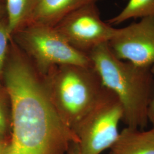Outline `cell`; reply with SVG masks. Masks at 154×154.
Listing matches in <instances>:
<instances>
[{"label":"cell","instance_id":"1","mask_svg":"<svg viewBox=\"0 0 154 154\" xmlns=\"http://www.w3.org/2000/svg\"><path fill=\"white\" fill-rule=\"evenodd\" d=\"M11 100L13 132L5 154H65L76 135L61 118L33 63L20 49L5 70Z\"/></svg>","mask_w":154,"mask_h":154},{"label":"cell","instance_id":"2","mask_svg":"<svg viewBox=\"0 0 154 154\" xmlns=\"http://www.w3.org/2000/svg\"><path fill=\"white\" fill-rule=\"evenodd\" d=\"M88 55L103 86L119 99L123 111L122 121L127 127L140 130L146 128L154 94L151 67L118 58L108 43L97 46Z\"/></svg>","mask_w":154,"mask_h":154},{"label":"cell","instance_id":"3","mask_svg":"<svg viewBox=\"0 0 154 154\" xmlns=\"http://www.w3.org/2000/svg\"><path fill=\"white\" fill-rule=\"evenodd\" d=\"M48 72L50 99L62 120L74 132L97 103L105 88L93 67L62 65Z\"/></svg>","mask_w":154,"mask_h":154},{"label":"cell","instance_id":"4","mask_svg":"<svg viewBox=\"0 0 154 154\" xmlns=\"http://www.w3.org/2000/svg\"><path fill=\"white\" fill-rule=\"evenodd\" d=\"M11 38L19 48L42 72L56 66L93 67L88 54L72 46L54 27L28 23L19 29Z\"/></svg>","mask_w":154,"mask_h":154},{"label":"cell","instance_id":"5","mask_svg":"<svg viewBox=\"0 0 154 154\" xmlns=\"http://www.w3.org/2000/svg\"><path fill=\"white\" fill-rule=\"evenodd\" d=\"M123 117L119 99L105 88L97 103L74 131L79 154H100L110 149L119 137Z\"/></svg>","mask_w":154,"mask_h":154},{"label":"cell","instance_id":"6","mask_svg":"<svg viewBox=\"0 0 154 154\" xmlns=\"http://www.w3.org/2000/svg\"><path fill=\"white\" fill-rule=\"evenodd\" d=\"M54 28L72 46L87 54L100 45L109 43L116 30L102 20L97 3L72 12Z\"/></svg>","mask_w":154,"mask_h":154},{"label":"cell","instance_id":"7","mask_svg":"<svg viewBox=\"0 0 154 154\" xmlns=\"http://www.w3.org/2000/svg\"><path fill=\"white\" fill-rule=\"evenodd\" d=\"M116 57L145 67L154 64V17L141 18L122 28H116L109 42Z\"/></svg>","mask_w":154,"mask_h":154},{"label":"cell","instance_id":"8","mask_svg":"<svg viewBox=\"0 0 154 154\" xmlns=\"http://www.w3.org/2000/svg\"><path fill=\"white\" fill-rule=\"evenodd\" d=\"M100 1L103 0H39L27 24L36 23L54 27L72 12Z\"/></svg>","mask_w":154,"mask_h":154},{"label":"cell","instance_id":"9","mask_svg":"<svg viewBox=\"0 0 154 154\" xmlns=\"http://www.w3.org/2000/svg\"><path fill=\"white\" fill-rule=\"evenodd\" d=\"M110 149L113 154H154V131L127 127Z\"/></svg>","mask_w":154,"mask_h":154},{"label":"cell","instance_id":"10","mask_svg":"<svg viewBox=\"0 0 154 154\" xmlns=\"http://www.w3.org/2000/svg\"><path fill=\"white\" fill-rule=\"evenodd\" d=\"M8 31L12 35L28 23L39 0H5Z\"/></svg>","mask_w":154,"mask_h":154},{"label":"cell","instance_id":"11","mask_svg":"<svg viewBox=\"0 0 154 154\" xmlns=\"http://www.w3.org/2000/svg\"><path fill=\"white\" fill-rule=\"evenodd\" d=\"M150 17H154V0H128L121 12L106 22L113 26L129 20Z\"/></svg>","mask_w":154,"mask_h":154},{"label":"cell","instance_id":"12","mask_svg":"<svg viewBox=\"0 0 154 154\" xmlns=\"http://www.w3.org/2000/svg\"><path fill=\"white\" fill-rule=\"evenodd\" d=\"M11 38L9 33L6 17L0 19V75L5 65L6 58L9 41Z\"/></svg>","mask_w":154,"mask_h":154},{"label":"cell","instance_id":"13","mask_svg":"<svg viewBox=\"0 0 154 154\" xmlns=\"http://www.w3.org/2000/svg\"><path fill=\"white\" fill-rule=\"evenodd\" d=\"M151 72H152L154 78V64L151 67ZM148 118L149 122H150L153 126H154V94L151 102L149 106L148 112Z\"/></svg>","mask_w":154,"mask_h":154},{"label":"cell","instance_id":"14","mask_svg":"<svg viewBox=\"0 0 154 154\" xmlns=\"http://www.w3.org/2000/svg\"><path fill=\"white\" fill-rule=\"evenodd\" d=\"M5 119L3 112L0 107V133H2L5 130Z\"/></svg>","mask_w":154,"mask_h":154},{"label":"cell","instance_id":"15","mask_svg":"<svg viewBox=\"0 0 154 154\" xmlns=\"http://www.w3.org/2000/svg\"><path fill=\"white\" fill-rule=\"evenodd\" d=\"M6 16V11L5 3H3L0 0V19L5 17Z\"/></svg>","mask_w":154,"mask_h":154},{"label":"cell","instance_id":"16","mask_svg":"<svg viewBox=\"0 0 154 154\" xmlns=\"http://www.w3.org/2000/svg\"><path fill=\"white\" fill-rule=\"evenodd\" d=\"M72 149L69 150V154H79V148L77 143H75L72 146Z\"/></svg>","mask_w":154,"mask_h":154},{"label":"cell","instance_id":"17","mask_svg":"<svg viewBox=\"0 0 154 154\" xmlns=\"http://www.w3.org/2000/svg\"><path fill=\"white\" fill-rule=\"evenodd\" d=\"M7 146L8 145H6L0 140V154H5Z\"/></svg>","mask_w":154,"mask_h":154},{"label":"cell","instance_id":"18","mask_svg":"<svg viewBox=\"0 0 154 154\" xmlns=\"http://www.w3.org/2000/svg\"><path fill=\"white\" fill-rule=\"evenodd\" d=\"M152 130H153V131H154V126H153V127H152Z\"/></svg>","mask_w":154,"mask_h":154},{"label":"cell","instance_id":"19","mask_svg":"<svg viewBox=\"0 0 154 154\" xmlns=\"http://www.w3.org/2000/svg\"><path fill=\"white\" fill-rule=\"evenodd\" d=\"M112 154V152H110V154Z\"/></svg>","mask_w":154,"mask_h":154}]
</instances>
